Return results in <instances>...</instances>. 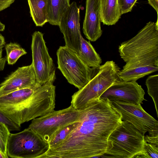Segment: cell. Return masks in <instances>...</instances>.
Returning a JSON list of instances; mask_svg holds the SVG:
<instances>
[{
    "label": "cell",
    "instance_id": "cell-22",
    "mask_svg": "<svg viewBox=\"0 0 158 158\" xmlns=\"http://www.w3.org/2000/svg\"><path fill=\"white\" fill-rule=\"evenodd\" d=\"M145 83L148 89V93L152 99L154 104L157 116L158 117V74L148 76L146 80Z\"/></svg>",
    "mask_w": 158,
    "mask_h": 158
},
{
    "label": "cell",
    "instance_id": "cell-3",
    "mask_svg": "<svg viewBox=\"0 0 158 158\" xmlns=\"http://www.w3.org/2000/svg\"><path fill=\"white\" fill-rule=\"evenodd\" d=\"M121 58L126 63L123 70L148 66L158 67V26L149 22L134 37L118 47Z\"/></svg>",
    "mask_w": 158,
    "mask_h": 158
},
{
    "label": "cell",
    "instance_id": "cell-28",
    "mask_svg": "<svg viewBox=\"0 0 158 158\" xmlns=\"http://www.w3.org/2000/svg\"><path fill=\"white\" fill-rule=\"evenodd\" d=\"M15 0H0V12L8 8Z\"/></svg>",
    "mask_w": 158,
    "mask_h": 158
},
{
    "label": "cell",
    "instance_id": "cell-31",
    "mask_svg": "<svg viewBox=\"0 0 158 158\" xmlns=\"http://www.w3.org/2000/svg\"><path fill=\"white\" fill-rule=\"evenodd\" d=\"M5 29V25L0 21V31H3Z\"/></svg>",
    "mask_w": 158,
    "mask_h": 158
},
{
    "label": "cell",
    "instance_id": "cell-5",
    "mask_svg": "<svg viewBox=\"0 0 158 158\" xmlns=\"http://www.w3.org/2000/svg\"><path fill=\"white\" fill-rule=\"evenodd\" d=\"M144 136L131 124L122 121L110 135L105 154L113 157H135L144 151Z\"/></svg>",
    "mask_w": 158,
    "mask_h": 158
},
{
    "label": "cell",
    "instance_id": "cell-26",
    "mask_svg": "<svg viewBox=\"0 0 158 158\" xmlns=\"http://www.w3.org/2000/svg\"><path fill=\"white\" fill-rule=\"evenodd\" d=\"M137 0H118L121 15L130 12Z\"/></svg>",
    "mask_w": 158,
    "mask_h": 158
},
{
    "label": "cell",
    "instance_id": "cell-10",
    "mask_svg": "<svg viewBox=\"0 0 158 158\" xmlns=\"http://www.w3.org/2000/svg\"><path fill=\"white\" fill-rule=\"evenodd\" d=\"M44 34L35 31L32 35L31 45L32 62L37 82L42 85L49 79L55 71L53 61L49 55Z\"/></svg>",
    "mask_w": 158,
    "mask_h": 158
},
{
    "label": "cell",
    "instance_id": "cell-25",
    "mask_svg": "<svg viewBox=\"0 0 158 158\" xmlns=\"http://www.w3.org/2000/svg\"><path fill=\"white\" fill-rule=\"evenodd\" d=\"M0 123L4 124L10 131H19L21 127L14 122L0 110Z\"/></svg>",
    "mask_w": 158,
    "mask_h": 158
},
{
    "label": "cell",
    "instance_id": "cell-27",
    "mask_svg": "<svg viewBox=\"0 0 158 158\" xmlns=\"http://www.w3.org/2000/svg\"><path fill=\"white\" fill-rule=\"evenodd\" d=\"M144 139L147 143L158 146V134L146 135Z\"/></svg>",
    "mask_w": 158,
    "mask_h": 158
},
{
    "label": "cell",
    "instance_id": "cell-1",
    "mask_svg": "<svg viewBox=\"0 0 158 158\" xmlns=\"http://www.w3.org/2000/svg\"><path fill=\"white\" fill-rule=\"evenodd\" d=\"M78 125L43 158L99 157L109 148L108 138L121 123L119 113L107 99L90 101L81 110Z\"/></svg>",
    "mask_w": 158,
    "mask_h": 158
},
{
    "label": "cell",
    "instance_id": "cell-13",
    "mask_svg": "<svg viewBox=\"0 0 158 158\" xmlns=\"http://www.w3.org/2000/svg\"><path fill=\"white\" fill-rule=\"evenodd\" d=\"M41 85L37 81L32 64L19 67L0 84V96L15 90Z\"/></svg>",
    "mask_w": 158,
    "mask_h": 158
},
{
    "label": "cell",
    "instance_id": "cell-15",
    "mask_svg": "<svg viewBox=\"0 0 158 158\" xmlns=\"http://www.w3.org/2000/svg\"><path fill=\"white\" fill-rule=\"evenodd\" d=\"M101 22L110 26L115 24L121 15L118 0H99Z\"/></svg>",
    "mask_w": 158,
    "mask_h": 158
},
{
    "label": "cell",
    "instance_id": "cell-32",
    "mask_svg": "<svg viewBox=\"0 0 158 158\" xmlns=\"http://www.w3.org/2000/svg\"><path fill=\"white\" fill-rule=\"evenodd\" d=\"M0 158H8V157L0 151Z\"/></svg>",
    "mask_w": 158,
    "mask_h": 158
},
{
    "label": "cell",
    "instance_id": "cell-12",
    "mask_svg": "<svg viewBox=\"0 0 158 158\" xmlns=\"http://www.w3.org/2000/svg\"><path fill=\"white\" fill-rule=\"evenodd\" d=\"M145 93L141 85L136 81H121L115 82L109 87L100 98L109 101L119 100L139 105L144 100Z\"/></svg>",
    "mask_w": 158,
    "mask_h": 158
},
{
    "label": "cell",
    "instance_id": "cell-11",
    "mask_svg": "<svg viewBox=\"0 0 158 158\" xmlns=\"http://www.w3.org/2000/svg\"><path fill=\"white\" fill-rule=\"evenodd\" d=\"M80 8L73 2L63 14L59 27L63 34L65 46L78 54L81 49V35L80 25Z\"/></svg>",
    "mask_w": 158,
    "mask_h": 158
},
{
    "label": "cell",
    "instance_id": "cell-34",
    "mask_svg": "<svg viewBox=\"0 0 158 158\" xmlns=\"http://www.w3.org/2000/svg\"><path fill=\"white\" fill-rule=\"evenodd\" d=\"M152 0H148V3L150 2H151V1H152Z\"/></svg>",
    "mask_w": 158,
    "mask_h": 158
},
{
    "label": "cell",
    "instance_id": "cell-17",
    "mask_svg": "<svg viewBox=\"0 0 158 158\" xmlns=\"http://www.w3.org/2000/svg\"><path fill=\"white\" fill-rule=\"evenodd\" d=\"M81 60L90 68H99L102 63V60L89 41L82 37L81 49L78 54Z\"/></svg>",
    "mask_w": 158,
    "mask_h": 158
},
{
    "label": "cell",
    "instance_id": "cell-16",
    "mask_svg": "<svg viewBox=\"0 0 158 158\" xmlns=\"http://www.w3.org/2000/svg\"><path fill=\"white\" fill-rule=\"evenodd\" d=\"M31 16L36 26L48 22V0H27Z\"/></svg>",
    "mask_w": 158,
    "mask_h": 158
},
{
    "label": "cell",
    "instance_id": "cell-33",
    "mask_svg": "<svg viewBox=\"0 0 158 158\" xmlns=\"http://www.w3.org/2000/svg\"><path fill=\"white\" fill-rule=\"evenodd\" d=\"M4 47H0V58L2 57L3 48Z\"/></svg>",
    "mask_w": 158,
    "mask_h": 158
},
{
    "label": "cell",
    "instance_id": "cell-6",
    "mask_svg": "<svg viewBox=\"0 0 158 158\" xmlns=\"http://www.w3.org/2000/svg\"><path fill=\"white\" fill-rule=\"evenodd\" d=\"M57 68L70 84L79 89L85 86L98 73L99 68H90L78 55L65 46H60L56 52Z\"/></svg>",
    "mask_w": 158,
    "mask_h": 158
},
{
    "label": "cell",
    "instance_id": "cell-14",
    "mask_svg": "<svg viewBox=\"0 0 158 158\" xmlns=\"http://www.w3.org/2000/svg\"><path fill=\"white\" fill-rule=\"evenodd\" d=\"M99 0H86L83 32L89 41H96L101 36Z\"/></svg>",
    "mask_w": 158,
    "mask_h": 158
},
{
    "label": "cell",
    "instance_id": "cell-21",
    "mask_svg": "<svg viewBox=\"0 0 158 158\" xmlns=\"http://www.w3.org/2000/svg\"><path fill=\"white\" fill-rule=\"evenodd\" d=\"M79 120L69 124L58 130L48 142L50 148H54L60 144L78 125L80 122Z\"/></svg>",
    "mask_w": 158,
    "mask_h": 158
},
{
    "label": "cell",
    "instance_id": "cell-20",
    "mask_svg": "<svg viewBox=\"0 0 158 158\" xmlns=\"http://www.w3.org/2000/svg\"><path fill=\"white\" fill-rule=\"evenodd\" d=\"M5 46L6 60L9 65L15 64L21 56L27 53L25 49L17 43L10 42Z\"/></svg>",
    "mask_w": 158,
    "mask_h": 158
},
{
    "label": "cell",
    "instance_id": "cell-23",
    "mask_svg": "<svg viewBox=\"0 0 158 158\" xmlns=\"http://www.w3.org/2000/svg\"><path fill=\"white\" fill-rule=\"evenodd\" d=\"M10 131L4 124L0 123V151L9 157L7 154V145Z\"/></svg>",
    "mask_w": 158,
    "mask_h": 158
},
{
    "label": "cell",
    "instance_id": "cell-30",
    "mask_svg": "<svg viewBox=\"0 0 158 158\" xmlns=\"http://www.w3.org/2000/svg\"><path fill=\"white\" fill-rule=\"evenodd\" d=\"M5 41L4 37L0 33V47H4L5 45Z\"/></svg>",
    "mask_w": 158,
    "mask_h": 158
},
{
    "label": "cell",
    "instance_id": "cell-18",
    "mask_svg": "<svg viewBox=\"0 0 158 158\" xmlns=\"http://www.w3.org/2000/svg\"><path fill=\"white\" fill-rule=\"evenodd\" d=\"M48 22L58 26L62 16L70 6V0H48Z\"/></svg>",
    "mask_w": 158,
    "mask_h": 158
},
{
    "label": "cell",
    "instance_id": "cell-29",
    "mask_svg": "<svg viewBox=\"0 0 158 158\" xmlns=\"http://www.w3.org/2000/svg\"><path fill=\"white\" fill-rule=\"evenodd\" d=\"M6 61V58H0V71H2L4 69Z\"/></svg>",
    "mask_w": 158,
    "mask_h": 158
},
{
    "label": "cell",
    "instance_id": "cell-7",
    "mask_svg": "<svg viewBox=\"0 0 158 158\" xmlns=\"http://www.w3.org/2000/svg\"><path fill=\"white\" fill-rule=\"evenodd\" d=\"M48 142L28 128L19 132L10 133L7 145L8 157L42 158L50 149Z\"/></svg>",
    "mask_w": 158,
    "mask_h": 158
},
{
    "label": "cell",
    "instance_id": "cell-4",
    "mask_svg": "<svg viewBox=\"0 0 158 158\" xmlns=\"http://www.w3.org/2000/svg\"><path fill=\"white\" fill-rule=\"evenodd\" d=\"M120 71L113 61L106 62L99 67L97 74L72 96L71 105L77 110H84L90 101L99 98L113 84L122 80L119 74Z\"/></svg>",
    "mask_w": 158,
    "mask_h": 158
},
{
    "label": "cell",
    "instance_id": "cell-24",
    "mask_svg": "<svg viewBox=\"0 0 158 158\" xmlns=\"http://www.w3.org/2000/svg\"><path fill=\"white\" fill-rule=\"evenodd\" d=\"M135 157L158 158V146L148 143L145 141L143 152Z\"/></svg>",
    "mask_w": 158,
    "mask_h": 158
},
{
    "label": "cell",
    "instance_id": "cell-2",
    "mask_svg": "<svg viewBox=\"0 0 158 158\" xmlns=\"http://www.w3.org/2000/svg\"><path fill=\"white\" fill-rule=\"evenodd\" d=\"M55 71L48 80L38 86L18 89L0 96V110L21 127L23 123L54 110Z\"/></svg>",
    "mask_w": 158,
    "mask_h": 158
},
{
    "label": "cell",
    "instance_id": "cell-19",
    "mask_svg": "<svg viewBox=\"0 0 158 158\" xmlns=\"http://www.w3.org/2000/svg\"><path fill=\"white\" fill-rule=\"evenodd\" d=\"M158 70V67L148 66L127 70H120L119 74L121 79L125 81H136L138 79Z\"/></svg>",
    "mask_w": 158,
    "mask_h": 158
},
{
    "label": "cell",
    "instance_id": "cell-9",
    "mask_svg": "<svg viewBox=\"0 0 158 158\" xmlns=\"http://www.w3.org/2000/svg\"><path fill=\"white\" fill-rule=\"evenodd\" d=\"M119 113L122 121L131 124L144 135L158 134V121L145 111L141 104L135 105L119 101H110Z\"/></svg>",
    "mask_w": 158,
    "mask_h": 158
},
{
    "label": "cell",
    "instance_id": "cell-8",
    "mask_svg": "<svg viewBox=\"0 0 158 158\" xmlns=\"http://www.w3.org/2000/svg\"><path fill=\"white\" fill-rule=\"evenodd\" d=\"M81 110H76L71 105L61 110L53 111L32 119L28 128L49 142L55 134L66 126L80 119Z\"/></svg>",
    "mask_w": 158,
    "mask_h": 158
}]
</instances>
